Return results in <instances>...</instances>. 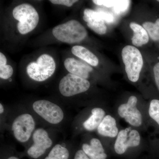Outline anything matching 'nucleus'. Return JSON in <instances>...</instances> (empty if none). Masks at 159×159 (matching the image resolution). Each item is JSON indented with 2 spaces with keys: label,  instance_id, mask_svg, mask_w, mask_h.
I'll list each match as a JSON object with an SVG mask.
<instances>
[{
  "label": "nucleus",
  "instance_id": "6",
  "mask_svg": "<svg viewBox=\"0 0 159 159\" xmlns=\"http://www.w3.org/2000/svg\"><path fill=\"white\" fill-rule=\"evenodd\" d=\"M32 107L38 115L51 124H58L63 119L64 115L61 108L48 100H37L33 103Z\"/></svg>",
  "mask_w": 159,
  "mask_h": 159
},
{
  "label": "nucleus",
  "instance_id": "1",
  "mask_svg": "<svg viewBox=\"0 0 159 159\" xmlns=\"http://www.w3.org/2000/svg\"><path fill=\"white\" fill-rule=\"evenodd\" d=\"M52 34L60 41L72 44L84 40L87 36L88 32L81 23L71 20L54 27Z\"/></svg>",
  "mask_w": 159,
  "mask_h": 159
},
{
  "label": "nucleus",
  "instance_id": "4",
  "mask_svg": "<svg viewBox=\"0 0 159 159\" xmlns=\"http://www.w3.org/2000/svg\"><path fill=\"white\" fill-rule=\"evenodd\" d=\"M56 69V63L53 57L43 54L37 61L30 63L27 67L28 75L31 79L38 82L47 80L53 75Z\"/></svg>",
  "mask_w": 159,
  "mask_h": 159
},
{
  "label": "nucleus",
  "instance_id": "12",
  "mask_svg": "<svg viewBox=\"0 0 159 159\" xmlns=\"http://www.w3.org/2000/svg\"><path fill=\"white\" fill-rule=\"evenodd\" d=\"M65 67L69 73L76 76L88 79L93 68L89 65L73 57L66 58L64 61Z\"/></svg>",
  "mask_w": 159,
  "mask_h": 159
},
{
  "label": "nucleus",
  "instance_id": "14",
  "mask_svg": "<svg viewBox=\"0 0 159 159\" xmlns=\"http://www.w3.org/2000/svg\"><path fill=\"white\" fill-rule=\"evenodd\" d=\"M97 131L102 136L116 138L119 132L116 119L110 115H107L98 126Z\"/></svg>",
  "mask_w": 159,
  "mask_h": 159
},
{
  "label": "nucleus",
  "instance_id": "18",
  "mask_svg": "<svg viewBox=\"0 0 159 159\" xmlns=\"http://www.w3.org/2000/svg\"><path fill=\"white\" fill-rule=\"evenodd\" d=\"M142 26L147 31L151 39L154 42L159 41V18L154 22L145 21Z\"/></svg>",
  "mask_w": 159,
  "mask_h": 159
},
{
  "label": "nucleus",
  "instance_id": "17",
  "mask_svg": "<svg viewBox=\"0 0 159 159\" xmlns=\"http://www.w3.org/2000/svg\"><path fill=\"white\" fill-rule=\"evenodd\" d=\"M71 51L76 57L84 61L89 65L97 66L99 65V61L97 56L83 46H74L71 49Z\"/></svg>",
  "mask_w": 159,
  "mask_h": 159
},
{
  "label": "nucleus",
  "instance_id": "13",
  "mask_svg": "<svg viewBox=\"0 0 159 159\" xmlns=\"http://www.w3.org/2000/svg\"><path fill=\"white\" fill-rule=\"evenodd\" d=\"M82 150L90 159H106L107 158L102 143L96 138L91 139L90 145L84 144Z\"/></svg>",
  "mask_w": 159,
  "mask_h": 159
},
{
  "label": "nucleus",
  "instance_id": "28",
  "mask_svg": "<svg viewBox=\"0 0 159 159\" xmlns=\"http://www.w3.org/2000/svg\"><path fill=\"white\" fill-rule=\"evenodd\" d=\"M7 63V59H6V56L1 52L0 53V66L6 65Z\"/></svg>",
  "mask_w": 159,
  "mask_h": 159
},
{
  "label": "nucleus",
  "instance_id": "29",
  "mask_svg": "<svg viewBox=\"0 0 159 159\" xmlns=\"http://www.w3.org/2000/svg\"><path fill=\"white\" fill-rule=\"evenodd\" d=\"M4 108L3 107V105H2V103L0 104V113L2 114L4 112Z\"/></svg>",
  "mask_w": 159,
  "mask_h": 159
},
{
  "label": "nucleus",
  "instance_id": "31",
  "mask_svg": "<svg viewBox=\"0 0 159 159\" xmlns=\"http://www.w3.org/2000/svg\"><path fill=\"white\" fill-rule=\"evenodd\" d=\"M157 2H159V1H157Z\"/></svg>",
  "mask_w": 159,
  "mask_h": 159
},
{
  "label": "nucleus",
  "instance_id": "25",
  "mask_svg": "<svg viewBox=\"0 0 159 159\" xmlns=\"http://www.w3.org/2000/svg\"><path fill=\"white\" fill-rule=\"evenodd\" d=\"M98 11L101 15L102 18L105 23H112L115 20L113 15L111 13L107 11H100V10Z\"/></svg>",
  "mask_w": 159,
  "mask_h": 159
},
{
  "label": "nucleus",
  "instance_id": "23",
  "mask_svg": "<svg viewBox=\"0 0 159 159\" xmlns=\"http://www.w3.org/2000/svg\"><path fill=\"white\" fill-rule=\"evenodd\" d=\"M93 2L97 6H103L107 8H113L118 2L116 0H94Z\"/></svg>",
  "mask_w": 159,
  "mask_h": 159
},
{
  "label": "nucleus",
  "instance_id": "21",
  "mask_svg": "<svg viewBox=\"0 0 159 159\" xmlns=\"http://www.w3.org/2000/svg\"><path fill=\"white\" fill-rule=\"evenodd\" d=\"M130 2L131 1L127 0H118V2L113 8V11L117 15L125 12L129 8Z\"/></svg>",
  "mask_w": 159,
  "mask_h": 159
},
{
  "label": "nucleus",
  "instance_id": "22",
  "mask_svg": "<svg viewBox=\"0 0 159 159\" xmlns=\"http://www.w3.org/2000/svg\"><path fill=\"white\" fill-rule=\"evenodd\" d=\"M13 70L12 67L9 65L0 66V77L2 79H9L13 74Z\"/></svg>",
  "mask_w": 159,
  "mask_h": 159
},
{
  "label": "nucleus",
  "instance_id": "26",
  "mask_svg": "<svg viewBox=\"0 0 159 159\" xmlns=\"http://www.w3.org/2000/svg\"><path fill=\"white\" fill-rule=\"evenodd\" d=\"M153 74L156 85L159 91V61L154 66Z\"/></svg>",
  "mask_w": 159,
  "mask_h": 159
},
{
  "label": "nucleus",
  "instance_id": "3",
  "mask_svg": "<svg viewBox=\"0 0 159 159\" xmlns=\"http://www.w3.org/2000/svg\"><path fill=\"white\" fill-rule=\"evenodd\" d=\"M12 15L18 21L17 29L20 34H25L33 31L39 21V15L36 9L29 4L19 5L13 9Z\"/></svg>",
  "mask_w": 159,
  "mask_h": 159
},
{
  "label": "nucleus",
  "instance_id": "30",
  "mask_svg": "<svg viewBox=\"0 0 159 159\" xmlns=\"http://www.w3.org/2000/svg\"><path fill=\"white\" fill-rule=\"evenodd\" d=\"M7 159H19L18 158L16 157H9Z\"/></svg>",
  "mask_w": 159,
  "mask_h": 159
},
{
  "label": "nucleus",
  "instance_id": "19",
  "mask_svg": "<svg viewBox=\"0 0 159 159\" xmlns=\"http://www.w3.org/2000/svg\"><path fill=\"white\" fill-rule=\"evenodd\" d=\"M69 151L65 147L57 144L52 148L45 159H68Z\"/></svg>",
  "mask_w": 159,
  "mask_h": 159
},
{
  "label": "nucleus",
  "instance_id": "9",
  "mask_svg": "<svg viewBox=\"0 0 159 159\" xmlns=\"http://www.w3.org/2000/svg\"><path fill=\"white\" fill-rule=\"evenodd\" d=\"M137 97L131 96L126 103L121 104L118 109L119 116L124 119L129 125L135 127H139L142 123V115L137 107Z\"/></svg>",
  "mask_w": 159,
  "mask_h": 159
},
{
  "label": "nucleus",
  "instance_id": "5",
  "mask_svg": "<svg viewBox=\"0 0 159 159\" xmlns=\"http://www.w3.org/2000/svg\"><path fill=\"white\" fill-rule=\"evenodd\" d=\"M90 85L87 79L70 73L60 81L59 90L64 97H71L86 92Z\"/></svg>",
  "mask_w": 159,
  "mask_h": 159
},
{
  "label": "nucleus",
  "instance_id": "16",
  "mask_svg": "<svg viewBox=\"0 0 159 159\" xmlns=\"http://www.w3.org/2000/svg\"><path fill=\"white\" fill-rule=\"evenodd\" d=\"M92 115L84 122L83 125L86 130L93 131L97 129L105 116V111L102 108L95 107L91 111Z\"/></svg>",
  "mask_w": 159,
  "mask_h": 159
},
{
  "label": "nucleus",
  "instance_id": "10",
  "mask_svg": "<svg viewBox=\"0 0 159 159\" xmlns=\"http://www.w3.org/2000/svg\"><path fill=\"white\" fill-rule=\"evenodd\" d=\"M33 144L28 149L29 156L37 159L44 154L47 149L52 145V140L48 133L43 128H39L35 130L32 136Z\"/></svg>",
  "mask_w": 159,
  "mask_h": 159
},
{
  "label": "nucleus",
  "instance_id": "15",
  "mask_svg": "<svg viewBox=\"0 0 159 159\" xmlns=\"http://www.w3.org/2000/svg\"><path fill=\"white\" fill-rule=\"evenodd\" d=\"M129 27L133 31L131 41L134 46L136 48L141 47L148 43L149 37L147 31L143 26L137 23L131 22Z\"/></svg>",
  "mask_w": 159,
  "mask_h": 159
},
{
  "label": "nucleus",
  "instance_id": "27",
  "mask_svg": "<svg viewBox=\"0 0 159 159\" xmlns=\"http://www.w3.org/2000/svg\"><path fill=\"white\" fill-rule=\"evenodd\" d=\"M74 159H90L83 150L77 151L75 154Z\"/></svg>",
  "mask_w": 159,
  "mask_h": 159
},
{
  "label": "nucleus",
  "instance_id": "20",
  "mask_svg": "<svg viewBox=\"0 0 159 159\" xmlns=\"http://www.w3.org/2000/svg\"><path fill=\"white\" fill-rule=\"evenodd\" d=\"M148 114L151 118L159 125V100L153 99L151 101L148 109Z\"/></svg>",
  "mask_w": 159,
  "mask_h": 159
},
{
  "label": "nucleus",
  "instance_id": "7",
  "mask_svg": "<svg viewBox=\"0 0 159 159\" xmlns=\"http://www.w3.org/2000/svg\"><path fill=\"white\" fill-rule=\"evenodd\" d=\"M35 128V122L29 114H23L16 117L12 122L11 129L15 138L21 143L27 142Z\"/></svg>",
  "mask_w": 159,
  "mask_h": 159
},
{
  "label": "nucleus",
  "instance_id": "2",
  "mask_svg": "<svg viewBox=\"0 0 159 159\" xmlns=\"http://www.w3.org/2000/svg\"><path fill=\"white\" fill-rule=\"evenodd\" d=\"M125 70L129 81L137 82L144 66V60L142 53L136 47L126 45L121 53Z\"/></svg>",
  "mask_w": 159,
  "mask_h": 159
},
{
  "label": "nucleus",
  "instance_id": "11",
  "mask_svg": "<svg viewBox=\"0 0 159 159\" xmlns=\"http://www.w3.org/2000/svg\"><path fill=\"white\" fill-rule=\"evenodd\" d=\"M83 18L86 22L88 27L95 33L100 35L107 33V27L99 11L86 9L84 11Z\"/></svg>",
  "mask_w": 159,
  "mask_h": 159
},
{
  "label": "nucleus",
  "instance_id": "24",
  "mask_svg": "<svg viewBox=\"0 0 159 159\" xmlns=\"http://www.w3.org/2000/svg\"><path fill=\"white\" fill-rule=\"evenodd\" d=\"M78 1L76 0H50V2L55 5H63L70 7Z\"/></svg>",
  "mask_w": 159,
  "mask_h": 159
},
{
  "label": "nucleus",
  "instance_id": "8",
  "mask_svg": "<svg viewBox=\"0 0 159 159\" xmlns=\"http://www.w3.org/2000/svg\"><path fill=\"white\" fill-rule=\"evenodd\" d=\"M141 142V136L138 130L130 127L122 129L117 135L114 148L118 154L125 153L129 147H137Z\"/></svg>",
  "mask_w": 159,
  "mask_h": 159
}]
</instances>
